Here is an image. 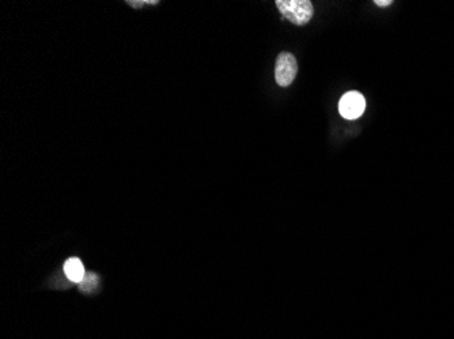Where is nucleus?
<instances>
[{
  "mask_svg": "<svg viewBox=\"0 0 454 339\" xmlns=\"http://www.w3.org/2000/svg\"><path fill=\"white\" fill-rule=\"evenodd\" d=\"M65 273L72 282H81L84 278V266L81 259L70 258L65 263Z\"/></svg>",
  "mask_w": 454,
  "mask_h": 339,
  "instance_id": "obj_4",
  "label": "nucleus"
},
{
  "mask_svg": "<svg viewBox=\"0 0 454 339\" xmlns=\"http://www.w3.org/2000/svg\"><path fill=\"white\" fill-rule=\"evenodd\" d=\"M374 3H375L377 6H380V7H388L393 1H392V0H375Z\"/></svg>",
  "mask_w": 454,
  "mask_h": 339,
  "instance_id": "obj_5",
  "label": "nucleus"
},
{
  "mask_svg": "<svg viewBox=\"0 0 454 339\" xmlns=\"http://www.w3.org/2000/svg\"><path fill=\"white\" fill-rule=\"evenodd\" d=\"M277 10L283 18L297 26H304L313 18L314 8L309 0H277Z\"/></svg>",
  "mask_w": 454,
  "mask_h": 339,
  "instance_id": "obj_1",
  "label": "nucleus"
},
{
  "mask_svg": "<svg viewBox=\"0 0 454 339\" xmlns=\"http://www.w3.org/2000/svg\"><path fill=\"white\" fill-rule=\"evenodd\" d=\"M366 109V99L358 93V91H350L341 97L339 102V113L345 120H357Z\"/></svg>",
  "mask_w": 454,
  "mask_h": 339,
  "instance_id": "obj_3",
  "label": "nucleus"
},
{
  "mask_svg": "<svg viewBox=\"0 0 454 339\" xmlns=\"http://www.w3.org/2000/svg\"><path fill=\"white\" fill-rule=\"evenodd\" d=\"M298 72V64L294 54L289 52H283L277 56L275 65L276 83L280 87H289L292 84Z\"/></svg>",
  "mask_w": 454,
  "mask_h": 339,
  "instance_id": "obj_2",
  "label": "nucleus"
}]
</instances>
